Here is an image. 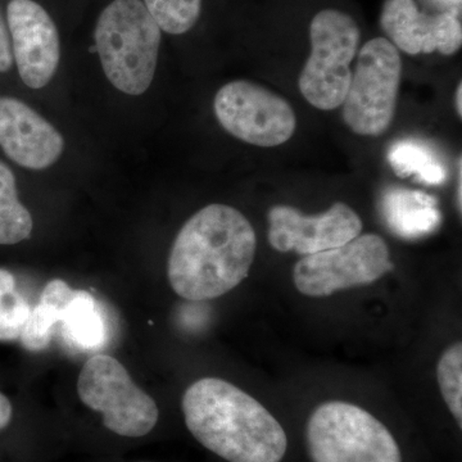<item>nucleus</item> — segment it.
Instances as JSON below:
<instances>
[{
    "instance_id": "dca6fc26",
    "label": "nucleus",
    "mask_w": 462,
    "mask_h": 462,
    "mask_svg": "<svg viewBox=\"0 0 462 462\" xmlns=\"http://www.w3.org/2000/svg\"><path fill=\"white\" fill-rule=\"evenodd\" d=\"M387 158L398 178L413 176L425 185H443L448 180L446 163L427 142L412 138L394 142Z\"/></svg>"
},
{
    "instance_id": "5701e85b",
    "label": "nucleus",
    "mask_w": 462,
    "mask_h": 462,
    "mask_svg": "<svg viewBox=\"0 0 462 462\" xmlns=\"http://www.w3.org/2000/svg\"><path fill=\"white\" fill-rule=\"evenodd\" d=\"M16 279L7 270L0 269V307L16 294Z\"/></svg>"
},
{
    "instance_id": "ddd939ff",
    "label": "nucleus",
    "mask_w": 462,
    "mask_h": 462,
    "mask_svg": "<svg viewBox=\"0 0 462 462\" xmlns=\"http://www.w3.org/2000/svg\"><path fill=\"white\" fill-rule=\"evenodd\" d=\"M0 147L17 165L45 170L62 156L65 141L23 100L0 97Z\"/></svg>"
},
{
    "instance_id": "a211bd4d",
    "label": "nucleus",
    "mask_w": 462,
    "mask_h": 462,
    "mask_svg": "<svg viewBox=\"0 0 462 462\" xmlns=\"http://www.w3.org/2000/svg\"><path fill=\"white\" fill-rule=\"evenodd\" d=\"M145 8L161 32L181 35L196 25L202 0H144Z\"/></svg>"
},
{
    "instance_id": "0eeeda50",
    "label": "nucleus",
    "mask_w": 462,
    "mask_h": 462,
    "mask_svg": "<svg viewBox=\"0 0 462 462\" xmlns=\"http://www.w3.org/2000/svg\"><path fill=\"white\" fill-rule=\"evenodd\" d=\"M402 78L400 51L388 39H372L358 54L343 102V120L361 136L383 135L396 115Z\"/></svg>"
},
{
    "instance_id": "2eb2a0df",
    "label": "nucleus",
    "mask_w": 462,
    "mask_h": 462,
    "mask_svg": "<svg viewBox=\"0 0 462 462\" xmlns=\"http://www.w3.org/2000/svg\"><path fill=\"white\" fill-rule=\"evenodd\" d=\"M60 324L66 339L81 351H97L106 345V320L89 291H75L74 297L63 307Z\"/></svg>"
},
{
    "instance_id": "4468645a",
    "label": "nucleus",
    "mask_w": 462,
    "mask_h": 462,
    "mask_svg": "<svg viewBox=\"0 0 462 462\" xmlns=\"http://www.w3.org/2000/svg\"><path fill=\"white\" fill-rule=\"evenodd\" d=\"M384 223L388 229L403 239H418L438 229L442 214L438 200L421 190L389 187L380 199Z\"/></svg>"
},
{
    "instance_id": "39448f33",
    "label": "nucleus",
    "mask_w": 462,
    "mask_h": 462,
    "mask_svg": "<svg viewBox=\"0 0 462 462\" xmlns=\"http://www.w3.org/2000/svg\"><path fill=\"white\" fill-rule=\"evenodd\" d=\"M306 438L312 462H402L391 431L356 404H320L310 416Z\"/></svg>"
},
{
    "instance_id": "9d476101",
    "label": "nucleus",
    "mask_w": 462,
    "mask_h": 462,
    "mask_svg": "<svg viewBox=\"0 0 462 462\" xmlns=\"http://www.w3.org/2000/svg\"><path fill=\"white\" fill-rule=\"evenodd\" d=\"M363 226L360 216L342 202L318 216L275 206L269 212V242L276 251L310 256L346 245L360 236Z\"/></svg>"
},
{
    "instance_id": "bb28decb",
    "label": "nucleus",
    "mask_w": 462,
    "mask_h": 462,
    "mask_svg": "<svg viewBox=\"0 0 462 462\" xmlns=\"http://www.w3.org/2000/svg\"><path fill=\"white\" fill-rule=\"evenodd\" d=\"M438 5H443L446 9L460 7L461 0H437Z\"/></svg>"
},
{
    "instance_id": "a878e982",
    "label": "nucleus",
    "mask_w": 462,
    "mask_h": 462,
    "mask_svg": "<svg viewBox=\"0 0 462 462\" xmlns=\"http://www.w3.org/2000/svg\"><path fill=\"white\" fill-rule=\"evenodd\" d=\"M462 84H458L457 90H456V98H455V106L456 112H457L458 116H462Z\"/></svg>"
},
{
    "instance_id": "20e7f679",
    "label": "nucleus",
    "mask_w": 462,
    "mask_h": 462,
    "mask_svg": "<svg viewBox=\"0 0 462 462\" xmlns=\"http://www.w3.org/2000/svg\"><path fill=\"white\" fill-rule=\"evenodd\" d=\"M78 394L85 407L98 413L103 430L116 439L141 440L157 430L156 401L112 356L97 355L87 361L79 375Z\"/></svg>"
},
{
    "instance_id": "9b49d317",
    "label": "nucleus",
    "mask_w": 462,
    "mask_h": 462,
    "mask_svg": "<svg viewBox=\"0 0 462 462\" xmlns=\"http://www.w3.org/2000/svg\"><path fill=\"white\" fill-rule=\"evenodd\" d=\"M12 53L23 83L42 89L56 75L60 42L56 23L33 0H11L7 8Z\"/></svg>"
},
{
    "instance_id": "393cba45",
    "label": "nucleus",
    "mask_w": 462,
    "mask_h": 462,
    "mask_svg": "<svg viewBox=\"0 0 462 462\" xmlns=\"http://www.w3.org/2000/svg\"><path fill=\"white\" fill-rule=\"evenodd\" d=\"M457 167H458V175H457L458 182H457V191H456V203H457L458 212H460V214H461V208H462V206H461V203H462V193H461V188H462V170H461V167H462V163H461V156L458 157Z\"/></svg>"
},
{
    "instance_id": "1a4fd4ad",
    "label": "nucleus",
    "mask_w": 462,
    "mask_h": 462,
    "mask_svg": "<svg viewBox=\"0 0 462 462\" xmlns=\"http://www.w3.org/2000/svg\"><path fill=\"white\" fill-rule=\"evenodd\" d=\"M214 108L230 135L257 147H278L296 132V114L287 100L251 81L224 85L216 94Z\"/></svg>"
},
{
    "instance_id": "b1692460",
    "label": "nucleus",
    "mask_w": 462,
    "mask_h": 462,
    "mask_svg": "<svg viewBox=\"0 0 462 462\" xmlns=\"http://www.w3.org/2000/svg\"><path fill=\"white\" fill-rule=\"evenodd\" d=\"M14 420V406L5 394L0 393V433L7 430Z\"/></svg>"
},
{
    "instance_id": "f3484780",
    "label": "nucleus",
    "mask_w": 462,
    "mask_h": 462,
    "mask_svg": "<svg viewBox=\"0 0 462 462\" xmlns=\"http://www.w3.org/2000/svg\"><path fill=\"white\" fill-rule=\"evenodd\" d=\"M32 227V214L18 199L16 178L0 161V245H17L29 239Z\"/></svg>"
},
{
    "instance_id": "4be33fe9",
    "label": "nucleus",
    "mask_w": 462,
    "mask_h": 462,
    "mask_svg": "<svg viewBox=\"0 0 462 462\" xmlns=\"http://www.w3.org/2000/svg\"><path fill=\"white\" fill-rule=\"evenodd\" d=\"M14 65V53H12L11 36L8 26L5 25L0 14V72H7Z\"/></svg>"
},
{
    "instance_id": "423d86ee",
    "label": "nucleus",
    "mask_w": 462,
    "mask_h": 462,
    "mask_svg": "<svg viewBox=\"0 0 462 462\" xmlns=\"http://www.w3.org/2000/svg\"><path fill=\"white\" fill-rule=\"evenodd\" d=\"M360 38L354 18L337 9H324L312 18L311 54L298 81L310 105L321 111H333L343 105Z\"/></svg>"
},
{
    "instance_id": "7ed1b4c3",
    "label": "nucleus",
    "mask_w": 462,
    "mask_h": 462,
    "mask_svg": "<svg viewBox=\"0 0 462 462\" xmlns=\"http://www.w3.org/2000/svg\"><path fill=\"white\" fill-rule=\"evenodd\" d=\"M96 51L116 89L142 96L156 74L161 29L142 0H114L97 21Z\"/></svg>"
},
{
    "instance_id": "f257e3e1",
    "label": "nucleus",
    "mask_w": 462,
    "mask_h": 462,
    "mask_svg": "<svg viewBox=\"0 0 462 462\" xmlns=\"http://www.w3.org/2000/svg\"><path fill=\"white\" fill-rule=\"evenodd\" d=\"M257 238L247 217L234 207L209 205L191 216L170 252L167 275L188 300H215L247 278Z\"/></svg>"
},
{
    "instance_id": "6e6552de",
    "label": "nucleus",
    "mask_w": 462,
    "mask_h": 462,
    "mask_svg": "<svg viewBox=\"0 0 462 462\" xmlns=\"http://www.w3.org/2000/svg\"><path fill=\"white\" fill-rule=\"evenodd\" d=\"M393 267L385 240L378 234H360L340 247L300 258L294 266L293 282L305 296L328 297L372 284Z\"/></svg>"
},
{
    "instance_id": "412c9836",
    "label": "nucleus",
    "mask_w": 462,
    "mask_h": 462,
    "mask_svg": "<svg viewBox=\"0 0 462 462\" xmlns=\"http://www.w3.org/2000/svg\"><path fill=\"white\" fill-rule=\"evenodd\" d=\"M30 312L32 307L29 302L18 293L0 307V340L11 342L20 339Z\"/></svg>"
},
{
    "instance_id": "aec40b11",
    "label": "nucleus",
    "mask_w": 462,
    "mask_h": 462,
    "mask_svg": "<svg viewBox=\"0 0 462 462\" xmlns=\"http://www.w3.org/2000/svg\"><path fill=\"white\" fill-rule=\"evenodd\" d=\"M62 310L44 300L32 309L20 338L27 351H44L51 345L54 328L62 319Z\"/></svg>"
},
{
    "instance_id": "f8f14e48",
    "label": "nucleus",
    "mask_w": 462,
    "mask_h": 462,
    "mask_svg": "<svg viewBox=\"0 0 462 462\" xmlns=\"http://www.w3.org/2000/svg\"><path fill=\"white\" fill-rule=\"evenodd\" d=\"M460 7L438 14L421 12L415 0H385L380 25L389 42L404 53L452 56L460 50L462 27Z\"/></svg>"
},
{
    "instance_id": "6ab92c4d",
    "label": "nucleus",
    "mask_w": 462,
    "mask_h": 462,
    "mask_svg": "<svg viewBox=\"0 0 462 462\" xmlns=\"http://www.w3.org/2000/svg\"><path fill=\"white\" fill-rule=\"evenodd\" d=\"M438 384L449 411L462 427V346L455 343L446 349L437 369Z\"/></svg>"
},
{
    "instance_id": "f03ea898",
    "label": "nucleus",
    "mask_w": 462,
    "mask_h": 462,
    "mask_svg": "<svg viewBox=\"0 0 462 462\" xmlns=\"http://www.w3.org/2000/svg\"><path fill=\"white\" fill-rule=\"evenodd\" d=\"M194 439L227 462H281L288 438L281 422L245 391L217 378L197 380L181 401Z\"/></svg>"
}]
</instances>
